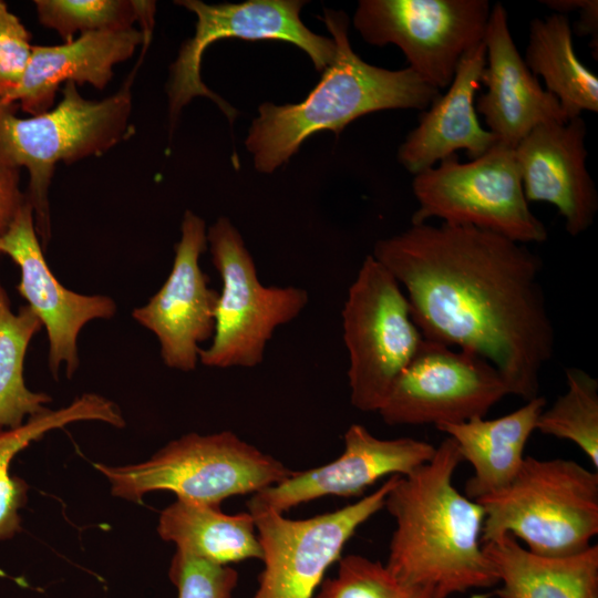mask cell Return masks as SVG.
Listing matches in <instances>:
<instances>
[{"label":"cell","mask_w":598,"mask_h":598,"mask_svg":"<svg viewBox=\"0 0 598 598\" xmlns=\"http://www.w3.org/2000/svg\"><path fill=\"white\" fill-rule=\"evenodd\" d=\"M396 279L427 341L491 362L508 394L539 395L555 331L539 258L524 244L471 225H412L371 254Z\"/></svg>","instance_id":"cell-1"},{"label":"cell","mask_w":598,"mask_h":598,"mask_svg":"<svg viewBox=\"0 0 598 598\" xmlns=\"http://www.w3.org/2000/svg\"><path fill=\"white\" fill-rule=\"evenodd\" d=\"M462 461L455 442L445 437L427 463L396 476L384 501L395 520L385 567L435 598L498 584L481 546L484 508L453 485Z\"/></svg>","instance_id":"cell-2"},{"label":"cell","mask_w":598,"mask_h":598,"mask_svg":"<svg viewBox=\"0 0 598 598\" xmlns=\"http://www.w3.org/2000/svg\"><path fill=\"white\" fill-rule=\"evenodd\" d=\"M322 19L336 43V56L303 101L259 106L245 141L258 172H274L317 132L338 135L358 117L383 110L425 111L440 95L410 68L393 71L364 62L350 45L344 12L324 9Z\"/></svg>","instance_id":"cell-3"},{"label":"cell","mask_w":598,"mask_h":598,"mask_svg":"<svg viewBox=\"0 0 598 598\" xmlns=\"http://www.w3.org/2000/svg\"><path fill=\"white\" fill-rule=\"evenodd\" d=\"M133 76L101 101L84 99L75 83L66 82L54 109L27 118L0 102V163L28 171L25 196L43 250L51 237L49 187L55 165L102 155L130 135Z\"/></svg>","instance_id":"cell-4"},{"label":"cell","mask_w":598,"mask_h":598,"mask_svg":"<svg viewBox=\"0 0 598 598\" xmlns=\"http://www.w3.org/2000/svg\"><path fill=\"white\" fill-rule=\"evenodd\" d=\"M476 502L485 513L484 544L511 534L535 555L567 557L598 533L597 471L573 460L525 456L506 488Z\"/></svg>","instance_id":"cell-5"},{"label":"cell","mask_w":598,"mask_h":598,"mask_svg":"<svg viewBox=\"0 0 598 598\" xmlns=\"http://www.w3.org/2000/svg\"><path fill=\"white\" fill-rule=\"evenodd\" d=\"M95 468L117 497L141 502L146 493L171 491L177 498L212 506L255 494L295 472L231 431L188 433L145 462L117 467L95 464Z\"/></svg>","instance_id":"cell-6"},{"label":"cell","mask_w":598,"mask_h":598,"mask_svg":"<svg viewBox=\"0 0 598 598\" xmlns=\"http://www.w3.org/2000/svg\"><path fill=\"white\" fill-rule=\"evenodd\" d=\"M419 203L412 225L431 218L471 225L527 245L548 237L525 198L514 148L497 142L482 156L461 163L453 154L416 175Z\"/></svg>","instance_id":"cell-7"},{"label":"cell","mask_w":598,"mask_h":598,"mask_svg":"<svg viewBox=\"0 0 598 598\" xmlns=\"http://www.w3.org/2000/svg\"><path fill=\"white\" fill-rule=\"evenodd\" d=\"M213 265L221 278L215 331L199 362L209 368H254L264 361L276 329L296 319L308 303L303 288L265 286L241 235L227 217L208 229Z\"/></svg>","instance_id":"cell-8"},{"label":"cell","mask_w":598,"mask_h":598,"mask_svg":"<svg viewBox=\"0 0 598 598\" xmlns=\"http://www.w3.org/2000/svg\"><path fill=\"white\" fill-rule=\"evenodd\" d=\"M342 329L351 404L378 412L424 338L402 287L372 255L364 258L349 288Z\"/></svg>","instance_id":"cell-9"},{"label":"cell","mask_w":598,"mask_h":598,"mask_svg":"<svg viewBox=\"0 0 598 598\" xmlns=\"http://www.w3.org/2000/svg\"><path fill=\"white\" fill-rule=\"evenodd\" d=\"M491 9L488 0H361L353 24L370 44L399 47L408 68L442 90L483 42Z\"/></svg>","instance_id":"cell-10"},{"label":"cell","mask_w":598,"mask_h":598,"mask_svg":"<svg viewBox=\"0 0 598 598\" xmlns=\"http://www.w3.org/2000/svg\"><path fill=\"white\" fill-rule=\"evenodd\" d=\"M175 3L194 12L197 22L194 37L183 43L171 66L167 83L171 130L182 109L196 96L213 100L230 123L236 118L238 112L202 81L203 54L216 41L237 38L292 43L309 55L318 71L326 70L336 56L334 41L313 33L302 23L299 14L306 1L249 0L207 4L199 0H181Z\"/></svg>","instance_id":"cell-11"},{"label":"cell","mask_w":598,"mask_h":598,"mask_svg":"<svg viewBox=\"0 0 598 598\" xmlns=\"http://www.w3.org/2000/svg\"><path fill=\"white\" fill-rule=\"evenodd\" d=\"M396 476L353 504L306 519H290L266 509L249 512L264 564L250 598H313L355 530L384 507Z\"/></svg>","instance_id":"cell-12"},{"label":"cell","mask_w":598,"mask_h":598,"mask_svg":"<svg viewBox=\"0 0 598 598\" xmlns=\"http://www.w3.org/2000/svg\"><path fill=\"white\" fill-rule=\"evenodd\" d=\"M505 395L506 384L491 362L424 339L378 413L388 425L456 424L484 417Z\"/></svg>","instance_id":"cell-13"},{"label":"cell","mask_w":598,"mask_h":598,"mask_svg":"<svg viewBox=\"0 0 598 598\" xmlns=\"http://www.w3.org/2000/svg\"><path fill=\"white\" fill-rule=\"evenodd\" d=\"M181 234L167 279L146 305L133 310L132 317L155 334L165 365L187 372L199 361V343L214 336L219 292L208 286L199 266L207 249L204 219L186 210Z\"/></svg>","instance_id":"cell-14"},{"label":"cell","mask_w":598,"mask_h":598,"mask_svg":"<svg viewBox=\"0 0 598 598\" xmlns=\"http://www.w3.org/2000/svg\"><path fill=\"white\" fill-rule=\"evenodd\" d=\"M343 451L332 462L295 471L288 478L266 487L248 499V512L286 511L324 497L360 496L385 476H405L427 463L432 444L412 437L379 439L365 426L351 424L343 435Z\"/></svg>","instance_id":"cell-15"},{"label":"cell","mask_w":598,"mask_h":598,"mask_svg":"<svg viewBox=\"0 0 598 598\" xmlns=\"http://www.w3.org/2000/svg\"><path fill=\"white\" fill-rule=\"evenodd\" d=\"M0 254L8 256L19 267L17 290L47 330L48 363L52 375L58 379L64 365L71 378L80 363V331L92 320L113 318L116 313L115 301L109 296L78 293L61 285L44 258L28 199L0 237Z\"/></svg>","instance_id":"cell-16"},{"label":"cell","mask_w":598,"mask_h":598,"mask_svg":"<svg viewBox=\"0 0 598 598\" xmlns=\"http://www.w3.org/2000/svg\"><path fill=\"white\" fill-rule=\"evenodd\" d=\"M586 123L581 116L535 126L514 147L526 200L554 205L571 236L586 231L598 210L587 169Z\"/></svg>","instance_id":"cell-17"},{"label":"cell","mask_w":598,"mask_h":598,"mask_svg":"<svg viewBox=\"0 0 598 598\" xmlns=\"http://www.w3.org/2000/svg\"><path fill=\"white\" fill-rule=\"evenodd\" d=\"M483 43L486 91L475 100V110L498 142L514 148L535 126L568 121L558 100L542 87L519 54L501 2L492 6Z\"/></svg>","instance_id":"cell-18"},{"label":"cell","mask_w":598,"mask_h":598,"mask_svg":"<svg viewBox=\"0 0 598 598\" xmlns=\"http://www.w3.org/2000/svg\"><path fill=\"white\" fill-rule=\"evenodd\" d=\"M150 39L131 28L83 33L59 45H33L19 85L0 102L19 103L24 112L38 115L52 107L56 91L66 82L103 90L113 79L114 66Z\"/></svg>","instance_id":"cell-19"},{"label":"cell","mask_w":598,"mask_h":598,"mask_svg":"<svg viewBox=\"0 0 598 598\" xmlns=\"http://www.w3.org/2000/svg\"><path fill=\"white\" fill-rule=\"evenodd\" d=\"M485 63L483 42L461 59L447 91L423 111L419 124L399 147L398 158L406 171L416 175L457 150H465L474 159L498 142L480 124L475 110V95L482 84Z\"/></svg>","instance_id":"cell-20"},{"label":"cell","mask_w":598,"mask_h":598,"mask_svg":"<svg viewBox=\"0 0 598 598\" xmlns=\"http://www.w3.org/2000/svg\"><path fill=\"white\" fill-rule=\"evenodd\" d=\"M545 405V398L538 395L497 419L474 417L436 426L455 442L462 460L474 468L473 476L465 484L466 497L476 502L503 491L512 483Z\"/></svg>","instance_id":"cell-21"},{"label":"cell","mask_w":598,"mask_h":598,"mask_svg":"<svg viewBox=\"0 0 598 598\" xmlns=\"http://www.w3.org/2000/svg\"><path fill=\"white\" fill-rule=\"evenodd\" d=\"M501 598H598V546L567 557H544L520 546L511 534L483 546Z\"/></svg>","instance_id":"cell-22"},{"label":"cell","mask_w":598,"mask_h":598,"mask_svg":"<svg viewBox=\"0 0 598 598\" xmlns=\"http://www.w3.org/2000/svg\"><path fill=\"white\" fill-rule=\"evenodd\" d=\"M157 532L178 551L220 565L261 559L262 555L248 511L229 515L220 506L177 498L161 513Z\"/></svg>","instance_id":"cell-23"},{"label":"cell","mask_w":598,"mask_h":598,"mask_svg":"<svg viewBox=\"0 0 598 598\" xmlns=\"http://www.w3.org/2000/svg\"><path fill=\"white\" fill-rule=\"evenodd\" d=\"M523 59L544 80L545 90L558 100L568 120L584 111L598 112V78L578 59L567 16L554 12L533 19Z\"/></svg>","instance_id":"cell-24"},{"label":"cell","mask_w":598,"mask_h":598,"mask_svg":"<svg viewBox=\"0 0 598 598\" xmlns=\"http://www.w3.org/2000/svg\"><path fill=\"white\" fill-rule=\"evenodd\" d=\"M78 421H102L116 427L125 420L111 400L95 393H85L68 406L47 410L27 419L13 429H0V542L11 539L21 530L19 509L27 502V483L9 472L14 456L51 430Z\"/></svg>","instance_id":"cell-25"},{"label":"cell","mask_w":598,"mask_h":598,"mask_svg":"<svg viewBox=\"0 0 598 598\" xmlns=\"http://www.w3.org/2000/svg\"><path fill=\"white\" fill-rule=\"evenodd\" d=\"M43 328L28 306L17 312L8 291L0 285V429H13L49 410L51 398L31 391L24 382V359L33 337Z\"/></svg>","instance_id":"cell-26"},{"label":"cell","mask_w":598,"mask_h":598,"mask_svg":"<svg viewBox=\"0 0 598 598\" xmlns=\"http://www.w3.org/2000/svg\"><path fill=\"white\" fill-rule=\"evenodd\" d=\"M39 22L54 30L64 42L75 33L117 31L138 21L143 31H152L155 2L136 0H35Z\"/></svg>","instance_id":"cell-27"},{"label":"cell","mask_w":598,"mask_h":598,"mask_svg":"<svg viewBox=\"0 0 598 598\" xmlns=\"http://www.w3.org/2000/svg\"><path fill=\"white\" fill-rule=\"evenodd\" d=\"M567 391L536 422L543 434L575 443L598 468V381L578 368L566 369Z\"/></svg>","instance_id":"cell-28"},{"label":"cell","mask_w":598,"mask_h":598,"mask_svg":"<svg viewBox=\"0 0 598 598\" xmlns=\"http://www.w3.org/2000/svg\"><path fill=\"white\" fill-rule=\"evenodd\" d=\"M313 598H435L394 577L380 561L361 555L339 559L334 577L324 578Z\"/></svg>","instance_id":"cell-29"},{"label":"cell","mask_w":598,"mask_h":598,"mask_svg":"<svg viewBox=\"0 0 598 598\" xmlns=\"http://www.w3.org/2000/svg\"><path fill=\"white\" fill-rule=\"evenodd\" d=\"M168 576L178 598H231L238 585V573L220 565L176 550Z\"/></svg>","instance_id":"cell-30"},{"label":"cell","mask_w":598,"mask_h":598,"mask_svg":"<svg viewBox=\"0 0 598 598\" xmlns=\"http://www.w3.org/2000/svg\"><path fill=\"white\" fill-rule=\"evenodd\" d=\"M30 33L7 3L0 0V100L20 83L33 45Z\"/></svg>","instance_id":"cell-31"},{"label":"cell","mask_w":598,"mask_h":598,"mask_svg":"<svg viewBox=\"0 0 598 598\" xmlns=\"http://www.w3.org/2000/svg\"><path fill=\"white\" fill-rule=\"evenodd\" d=\"M25 199L20 189L19 168L0 163V237L9 229Z\"/></svg>","instance_id":"cell-32"},{"label":"cell","mask_w":598,"mask_h":598,"mask_svg":"<svg viewBox=\"0 0 598 598\" xmlns=\"http://www.w3.org/2000/svg\"><path fill=\"white\" fill-rule=\"evenodd\" d=\"M580 16L574 32L578 35L591 37V49H598V2L597 0H581Z\"/></svg>","instance_id":"cell-33"}]
</instances>
